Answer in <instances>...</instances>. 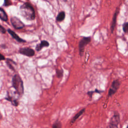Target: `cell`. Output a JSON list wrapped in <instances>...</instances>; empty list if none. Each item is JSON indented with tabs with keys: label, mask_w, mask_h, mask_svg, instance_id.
<instances>
[{
	"label": "cell",
	"mask_w": 128,
	"mask_h": 128,
	"mask_svg": "<svg viewBox=\"0 0 128 128\" xmlns=\"http://www.w3.org/2000/svg\"><path fill=\"white\" fill-rule=\"evenodd\" d=\"M22 16L28 20H33L35 18V12L32 4L28 2L22 4L20 8Z\"/></svg>",
	"instance_id": "cell-1"
},
{
	"label": "cell",
	"mask_w": 128,
	"mask_h": 128,
	"mask_svg": "<svg viewBox=\"0 0 128 128\" xmlns=\"http://www.w3.org/2000/svg\"><path fill=\"white\" fill-rule=\"evenodd\" d=\"M12 86L15 89L16 93L20 96H22L24 94V89L23 82L20 76L18 74H15L12 78Z\"/></svg>",
	"instance_id": "cell-2"
},
{
	"label": "cell",
	"mask_w": 128,
	"mask_h": 128,
	"mask_svg": "<svg viewBox=\"0 0 128 128\" xmlns=\"http://www.w3.org/2000/svg\"><path fill=\"white\" fill-rule=\"evenodd\" d=\"M120 122V114L117 112H114L113 116L110 118V128H118V125Z\"/></svg>",
	"instance_id": "cell-3"
},
{
	"label": "cell",
	"mask_w": 128,
	"mask_h": 128,
	"mask_svg": "<svg viewBox=\"0 0 128 128\" xmlns=\"http://www.w3.org/2000/svg\"><path fill=\"white\" fill-rule=\"evenodd\" d=\"M91 40L90 37H84L79 42L78 50L80 54L82 56L83 54L85 46L88 44Z\"/></svg>",
	"instance_id": "cell-4"
},
{
	"label": "cell",
	"mask_w": 128,
	"mask_h": 128,
	"mask_svg": "<svg viewBox=\"0 0 128 128\" xmlns=\"http://www.w3.org/2000/svg\"><path fill=\"white\" fill-rule=\"evenodd\" d=\"M120 83L118 80H116L112 82L108 92V96L109 97L112 96L116 94V92H117L118 88H120Z\"/></svg>",
	"instance_id": "cell-5"
},
{
	"label": "cell",
	"mask_w": 128,
	"mask_h": 128,
	"mask_svg": "<svg viewBox=\"0 0 128 128\" xmlns=\"http://www.w3.org/2000/svg\"><path fill=\"white\" fill-rule=\"evenodd\" d=\"M11 24L16 29H21L24 26V24L23 22L18 18L14 16L10 18Z\"/></svg>",
	"instance_id": "cell-6"
},
{
	"label": "cell",
	"mask_w": 128,
	"mask_h": 128,
	"mask_svg": "<svg viewBox=\"0 0 128 128\" xmlns=\"http://www.w3.org/2000/svg\"><path fill=\"white\" fill-rule=\"evenodd\" d=\"M19 52L23 55L28 56H32L34 54V50L30 48H20L19 50Z\"/></svg>",
	"instance_id": "cell-7"
},
{
	"label": "cell",
	"mask_w": 128,
	"mask_h": 128,
	"mask_svg": "<svg viewBox=\"0 0 128 128\" xmlns=\"http://www.w3.org/2000/svg\"><path fill=\"white\" fill-rule=\"evenodd\" d=\"M118 8L116 9V10H115V12H114V16L112 18V22L111 24V26H110V30H111V32L112 33L116 25V18H117V16L118 14Z\"/></svg>",
	"instance_id": "cell-8"
},
{
	"label": "cell",
	"mask_w": 128,
	"mask_h": 128,
	"mask_svg": "<svg viewBox=\"0 0 128 128\" xmlns=\"http://www.w3.org/2000/svg\"><path fill=\"white\" fill-rule=\"evenodd\" d=\"M8 32L10 34V35L14 40H16L18 42H26L25 40H24L21 38L20 37H19V36L16 34L14 31H12L10 29H8Z\"/></svg>",
	"instance_id": "cell-9"
},
{
	"label": "cell",
	"mask_w": 128,
	"mask_h": 128,
	"mask_svg": "<svg viewBox=\"0 0 128 128\" xmlns=\"http://www.w3.org/2000/svg\"><path fill=\"white\" fill-rule=\"evenodd\" d=\"M85 110H86V108H84L82 109L81 110H80L72 118V120H70V125H72V124L76 121V120L78 118H79L84 112Z\"/></svg>",
	"instance_id": "cell-10"
},
{
	"label": "cell",
	"mask_w": 128,
	"mask_h": 128,
	"mask_svg": "<svg viewBox=\"0 0 128 128\" xmlns=\"http://www.w3.org/2000/svg\"><path fill=\"white\" fill-rule=\"evenodd\" d=\"M49 46V43L46 40H42L41 42L39 44H38L36 46V50L37 51L40 50L44 47H48Z\"/></svg>",
	"instance_id": "cell-11"
},
{
	"label": "cell",
	"mask_w": 128,
	"mask_h": 128,
	"mask_svg": "<svg viewBox=\"0 0 128 128\" xmlns=\"http://www.w3.org/2000/svg\"><path fill=\"white\" fill-rule=\"evenodd\" d=\"M0 18L5 22H6L8 19V16L5 11L1 8H0Z\"/></svg>",
	"instance_id": "cell-12"
},
{
	"label": "cell",
	"mask_w": 128,
	"mask_h": 128,
	"mask_svg": "<svg viewBox=\"0 0 128 128\" xmlns=\"http://www.w3.org/2000/svg\"><path fill=\"white\" fill-rule=\"evenodd\" d=\"M6 63L8 66L12 70H14V66L16 65V64L12 60L10 59H7L6 61Z\"/></svg>",
	"instance_id": "cell-13"
},
{
	"label": "cell",
	"mask_w": 128,
	"mask_h": 128,
	"mask_svg": "<svg viewBox=\"0 0 128 128\" xmlns=\"http://www.w3.org/2000/svg\"><path fill=\"white\" fill-rule=\"evenodd\" d=\"M65 16H66V14H65V12L63 11L62 12H60L58 14V15L57 16H56V20L58 22H62V21L64 18H65Z\"/></svg>",
	"instance_id": "cell-14"
},
{
	"label": "cell",
	"mask_w": 128,
	"mask_h": 128,
	"mask_svg": "<svg viewBox=\"0 0 128 128\" xmlns=\"http://www.w3.org/2000/svg\"><path fill=\"white\" fill-rule=\"evenodd\" d=\"M62 128L61 122H60L57 120L53 124L52 128Z\"/></svg>",
	"instance_id": "cell-15"
},
{
	"label": "cell",
	"mask_w": 128,
	"mask_h": 128,
	"mask_svg": "<svg viewBox=\"0 0 128 128\" xmlns=\"http://www.w3.org/2000/svg\"><path fill=\"white\" fill-rule=\"evenodd\" d=\"M56 74L58 78H61L63 76V70H57Z\"/></svg>",
	"instance_id": "cell-16"
},
{
	"label": "cell",
	"mask_w": 128,
	"mask_h": 128,
	"mask_svg": "<svg viewBox=\"0 0 128 128\" xmlns=\"http://www.w3.org/2000/svg\"><path fill=\"white\" fill-rule=\"evenodd\" d=\"M122 29L125 33L128 34V22H126L123 25Z\"/></svg>",
	"instance_id": "cell-17"
},
{
	"label": "cell",
	"mask_w": 128,
	"mask_h": 128,
	"mask_svg": "<svg viewBox=\"0 0 128 128\" xmlns=\"http://www.w3.org/2000/svg\"><path fill=\"white\" fill-rule=\"evenodd\" d=\"M94 93H95V91H94V90L88 91V92H87V94L89 96L90 98H92V95H93V94H94Z\"/></svg>",
	"instance_id": "cell-18"
},
{
	"label": "cell",
	"mask_w": 128,
	"mask_h": 128,
	"mask_svg": "<svg viewBox=\"0 0 128 128\" xmlns=\"http://www.w3.org/2000/svg\"><path fill=\"white\" fill-rule=\"evenodd\" d=\"M6 32V30H5V28L2 26L1 25H0V32L2 33V34H5Z\"/></svg>",
	"instance_id": "cell-19"
},
{
	"label": "cell",
	"mask_w": 128,
	"mask_h": 128,
	"mask_svg": "<svg viewBox=\"0 0 128 128\" xmlns=\"http://www.w3.org/2000/svg\"><path fill=\"white\" fill-rule=\"evenodd\" d=\"M5 60V57L2 54L0 53V60Z\"/></svg>",
	"instance_id": "cell-20"
},
{
	"label": "cell",
	"mask_w": 128,
	"mask_h": 128,
	"mask_svg": "<svg viewBox=\"0 0 128 128\" xmlns=\"http://www.w3.org/2000/svg\"><path fill=\"white\" fill-rule=\"evenodd\" d=\"M126 128H128V126H126Z\"/></svg>",
	"instance_id": "cell-21"
},
{
	"label": "cell",
	"mask_w": 128,
	"mask_h": 128,
	"mask_svg": "<svg viewBox=\"0 0 128 128\" xmlns=\"http://www.w3.org/2000/svg\"></svg>",
	"instance_id": "cell-22"
}]
</instances>
